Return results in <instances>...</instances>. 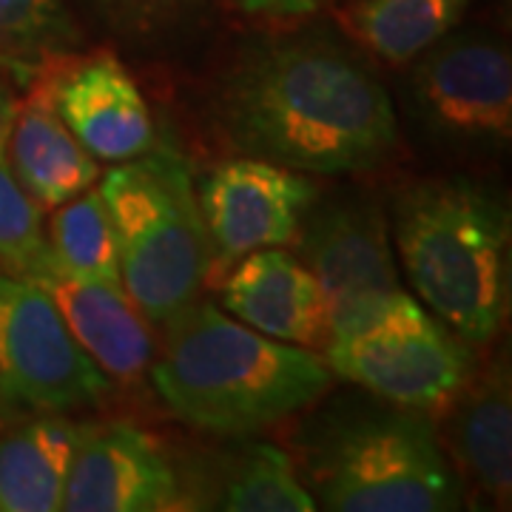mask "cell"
I'll return each mask as SVG.
<instances>
[{
    "instance_id": "cell-1",
    "label": "cell",
    "mask_w": 512,
    "mask_h": 512,
    "mask_svg": "<svg viewBox=\"0 0 512 512\" xmlns=\"http://www.w3.org/2000/svg\"><path fill=\"white\" fill-rule=\"evenodd\" d=\"M217 114L239 151L299 174L370 171L399 143L379 74L325 32L248 43L222 80Z\"/></svg>"
},
{
    "instance_id": "cell-2",
    "label": "cell",
    "mask_w": 512,
    "mask_h": 512,
    "mask_svg": "<svg viewBox=\"0 0 512 512\" xmlns=\"http://www.w3.org/2000/svg\"><path fill=\"white\" fill-rule=\"evenodd\" d=\"M151 384L188 427L248 439L316 404L333 384L325 353L271 339L211 302H194L168 328Z\"/></svg>"
},
{
    "instance_id": "cell-3",
    "label": "cell",
    "mask_w": 512,
    "mask_h": 512,
    "mask_svg": "<svg viewBox=\"0 0 512 512\" xmlns=\"http://www.w3.org/2000/svg\"><path fill=\"white\" fill-rule=\"evenodd\" d=\"M296 447L322 510L447 512L467 498L433 421L370 393L328 404Z\"/></svg>"
},
{
    "instance_id": "cell-4",
    "label": "cell",
    "mask_w": 512,
    "mask_h": 512,
    "mask_svg": "<svg viewBox=\"0 0 512 512\" xmlns=\"http://www.w3.org/2000/svg\"><path fill=\"white\" fill-rule=\"evenodd\" d=\"M393 237L419 302L470 348L510 311V211L470 180H424L393 202Z\"/></svg>"
},
{
    "instance_id": "cell-5",
    "label": "cell",
    "mask_w": 512,
    "mask_h": 512,
    "mask_svg": "<svg viewBox=\"0 0 512 512\" xmlns=\"http://www.w3.org/2000/svg\"><path fill=\"white\" fill-rule=\"evenodd\" d=\"M120 282L148 325L168 328L200 296L211 268V242L191 171L180 154L151 148L103 174Z\"/></svg>"
},
{
    "instance_id": "cell-6",
    "label": "cell",
    "mask_w": 512,
    "mask_h": 512,
    "mask_svg": "<svg viewBox=\"0 0 512 512\" xmlns=\"http://www.w3.org/2000/svg\"><path fill=\"white\" fill-rule=\"evenodd\" d=\"M325 362L333 376L370 396L421 413L453 404L476 365L470 345L410 291L396 293L362 325L330 336Z\"/></svg>"
},
{
    "instance_id": "cell-7",
    "label": "cell",
    "mask_w": 512,
    "mask_h": 512,
    "mask_svg": "<svg viewBox=\"0 0 512 512\" xmlns=\"http://www.w3.org/2000/svg\"><path fill=\"white\" fill-rule=\"evenodd\" d=\"M111 384L77 345L49 293L0 271V407L69 413L103 402Z\"/></svg>"
},
{
    "instance_id": "cell-8",
    "label": "cell",
    "mask_w": 512,
    "mask_h": 512,
    "mask_svg": "<svg viewBox=\"0 0 512 512\" xmlns=\"http://www.w3.org/2000/svg\"><path fill=\"white\" fill-rule=\"evenodd\" d=\"M296 242L299 262L325 296L330 336L367 322L404 291L387 217L367 194L313 200Z\"/></svg>"
},
{
    "instance_id": "cell-9",
    "label": "cell",
    "mask_w": 512,
    "mask_h": 512,
    "mask_svg": "<svg viewBox=\"0 0 512 512\" xmlns=\"http://www.w3.org/2000/svg\"><path fill=\"white\" fill-rule=\"evenodd\" d=\"M410 97L419 120L456 146L498 151L512 137V63L487 35H450L413 60Z\"/></svg>"
},
{
    "instance_id": "cell-10",
    "label": "cell",
    "mask_w": 512,
    "mask_h": 512,
    "mask_svg": "<svg viewBox=\"0 0 512 512\" xmlns=\"http://www.w3.org/2000/svg\"><path fill=\"white\" fill-rule=\"evenodd\" d=\"M313 200L316 185L305 174L259 157L214 168L197 191L211 254L222 265L291 245Z\"/></svg>"
},
{
    "instance_id": "cell-11",
    "label": "cell",
    "mask_w": 512,
    "mask_h": 512,
    "mask_svg": "<svg viewBox=\"0 0 512 512\" xmlns=\"http://www.w3.org/2000/svg\"><path fill=\"white\" fill-rule=\"evenodd\" d=\"M180 476L163 444L131 421L89 424L63 490L66 512L180 510Z\"/></svg>"
},
{
    "instance_id": "cell-12",
    "label": "cell",
    "mask_w": 512,
    "mask_h": 512,
    "mask_svg": "<svg viewBox=\"0 0 512 512\" xmlns=\"http://www.w3.org/2000/svg\"><path fill=\"white\" fill-rule=\"evenodd\" d=\"M43 69L57 114L94 160L128 163L154 148L151 109L117 57L109 52L57 55Z\"/></svg>"
},
{
    "instance_id": "cell-13",
    "label": "cell",
    "mask_w": 512,
    "mask_h": 512,
    "mask_svg": "<svg viewBox=\"0 0 512 512\" xmlns=\"http://www.w3.org/2000/svg\"><path fill=\"white\" fill-rule=\"evenodd\" d=\"M18 276L49 293L77 345L111 382H134L154 362V336L143 313L134 308L123 285L69 274L49 242Z\"/></svg>"
},
{
    "instance_id": "cell-14",
    "label": "cell",
    "mask_w": 512,
    "mask_h": 512,
    "mask_svg": "<svg viewBox=\"0 0 512 512\" xmlns=\"http://www.w3.org/2000/svg\"><path fill=\"white\" fill-rule=\"evenodd\" d=\"M222 305L242 325L271 339L322 348L328 345V308L313 274L296 256L265 248L242 256L222 285Z\"/></svg>"
},
{
    "instance_id": "cell-15",
    "label": "cell",
    "mask_w": 512,
    "mask_h": 512,
    "mask_svg": "<svg viewBox=\"0 0 512 512\" xmlns=\"http://www.w3.org/2000/svg\"><path fill=\"white\" fill-rule=\"evenodd\" d=\"M32 77L9 131L6 163L37 205L57 208L89 191L100 180V165L57 114L46 69L40 66Z\"/></svg>"
},
{
    "instance_id": "cell-16",
    "label": "cell",
    "mask_w": 512,
    "mask_h": 512,
    "mask_svg": "<svg viewBox=\"0 0 512 512\" xmlns=\"http://www.w3.org/2000/svg\"><path fill=\"white\" fill-rule=\"evenodd\" d=\"M450 421L453 467L464 493L507 507L512 493V402L510 370L495 362L476 382L473 376L458 390Z\"/></svg>"
},
{
    "instance_id": "cell-17",
    "label": "cell",
    "mask_w": 512,
    "mask_h": 512,
    "mask_svg": "<svg viewBox=\"0 0 512 512\" xmlns=\"http://www.w3.org/2000/svg\"><path fill=\"white\" fill-rule=\"evenodd\" d=\"M89 424L43 413L0 436V512H57Z\"/></svg>"
},
{
    "instance_id": "cell-18",
    "label": "cell",
    "mask_w": 512,
    "mask_h": 512,
    "mask_svg": "<svg viewBox=\"0 0 512 512\" xmlns=\"http://www.w3.org/2000/svg\"><path fill=\"white\" fill-rule=\"evenodd\" d=\"M467 0H348L336 20L387 66H410L458 26Z\"/></svg>"
},
{
    "instance_id": "cell-19",
    "label": "cell",
    "mask_w": 512,
    "mask_h": 512,
    "mask_svg": "<svg viewBox=\"0 0 512 512\" xmlns=\"http://www.w3.org/2000/svg\"><path fill=\"white\" fill-rule=\"evenodd\" d=\"M228 512H313L311 490L293 458L274 444H242L222 467L214 504Z\"/></svg>"
},
{
    "instance_id": "cell-20",
    "label": "cell",
    "mask_w": 512,
    "mask_h": 512,
    "mask_svg": "<svg viewBox=\"0 0 512 512\" xmlns=\"http://www.w3.org/2000/svg\"><path fill=\"white\" fill-rule=\"evenodd\" d=\"M46 242L69 274L97 279L106 285H123L117 237L100 191L89 188L74 200L57 205Z\"/></svg>"
},
{
    "instance_id": "cell-21",
    "label": "cell",
    "mask_w": 512,
    "mask_h": 512,
    "mask_svg": "<svg viewBox=\"0 0 512 512\" xmlns=\"http://www.w3.org/2000/svg\"><path fill=\"white\" fill-rule=\"evenodd\" d=\"M77 43L72 15L63 0H0V66L32 74Z\"/></svg>"
},
{
    "instance_id": "cell-22",
    "label": "cell",
    "mask_w": 512,
    "mask_h": 512,
    "mask_svg": "<svg viewBox=\"0 0 512 512\" xmlns=\"http://www.w3.org/2000/svg\"><path fill=\"white\" fill-rule=\"evenodd\" d=\"M46 245L43 217L29 191L18 183L6 154L0 157V259L12 274H20Z\"/></svg>"
},
{
    "instance_id": "cell-23",
    "label": "cell",
    "mask_w": 512,
    "mask_h": 512,
    "mask_svg": "<svg viewBox=\"0 0 512 512\" xmlns=\"http://www.w3.org/2000/svg\"><path fill=\"white\" fill-rule=\"evenodd\" d=\"M202 0H100V6L131 32H160L194 12Z\"/></svg>"
},
{
    "instance_id": "cell-24",
    "label": "cell",
    "mask_w": 512,
    "mask_h": 512,
    "mask_svg": "<svg viewBox=\"0 0 512 512\" xmlns=\"http://www.w3.org/2000/svg\"><path fill=\"white\" fill-rule=\"evenodd\" d=\"M237 3L245 15L274 20L308 18L322 6V0H237Z\"/></svg>"
},
{
    "instance_id": "cell-25",
    "label": "cell",
    "mask_w": 512,
    "mask_h": 512,
    "mask_svg": "<svg viewBox=\"0 0 512 512\" xmlns=\"http://www.w3.org/2000/svg\"><path fill=\"white\" fill-rule=\"evenodd\" d=\"M18 103V89H15L12 72L0 66V157L6 154L9 131H12L15 114H18Z\"/></svg>"
}]
</instances>
